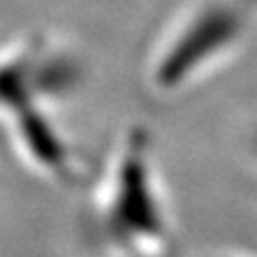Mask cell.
Here are the masks:
<instances>
[{
    "instance_id": "cell-5",
    "label": "cell",
    "mask_w": 257,
    "mask_h": 257,
    "mask_svg": "<svg viewBox=\"0 0 257 257\" xmlns=\"http://www.w3.org/2000/svg\"><path fill=\"white\" fill-rule=\"evenodd\" d=\"M246 3H250V5H253V7H257V0H246Z\"/></svg>"
},
{
    "instance_id": "cell-4",
    "label": "cell",
    "mask_w": 257,
    "mask_h": 257,
    "mask_svg": "<svg viewBox=\"0 0 257 257\" xmlns=\"http://www.w3.org/2000/svg\"><path fill=\"white\" fill-rule=\"evenodd\" d=\"M248 151L257 163V120H255V124L250 126V133H248Z\"/></svg>"
},
{
    "instance_id": "cell-2",
    "label": "cell",
    "mask_w": 257,
    "mask_h": 257,
    "mask_svg": "<svg viewBox=\"0 0 257 257\" xmlns=\"http://www.w3.org/2000/svg\"><path fill=\"white\" fill-rule=\"evenodd\" d=\"M86 210L90 237L113 257H165L172 250V203L147 126L131 124L117 136Z\"/></svg>"
},
{
    "instance_id": "cell-3",
    "label": "cell",
    "mask_w": 257,
    "mask_h": 257,
    "mask_svg": "<svg viewBox=\"0 0 257 257\" xmlns=\"http://www.w3.org/2000/svg\"><path fill=\"white\" fill-rule=\"evenodd\" d=\"M253 5L246 0H192L165 25L145 59L151 95L174 99L217 75L250 32Z\"/></svg>"
},
{
    "instance_id": "cell-1",
    "label": "cell",
    "mask_w": 257,
    "mask_h": 257,
    "mask_svg": "<svg viewBox=\"0 0 257 257\" xmlns=\"http://www.w3.org/2000/svg\"><path fill=\"white\" fill-rule=\"evenodd\" d=\"M77 48L48 32L21 34L3 52V128L16 158L36 176L70 185L86 160L66 113L88 86Z\"/></svg>"
}]
</instances>
